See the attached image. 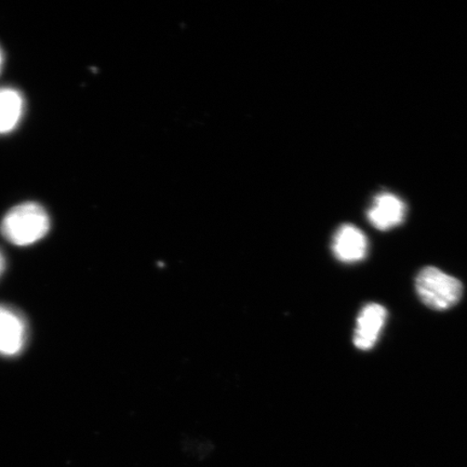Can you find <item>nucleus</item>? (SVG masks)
<instances>
[{
	"mask_svg": "<svg viewBox=\"0 0 467 467\" xmlns=\"http://www.w3.org/2000/svg\"><path fill=\"white\" fill-rule=\"evenodd\" d=\"M50 230V218L37 202L17 204L5 215L0 225L3 236L16 246L26 247L43 239Z\"/></svg>",
	"mask_w": 467,
	"mask_h": 467,
	"instance_id": "1",
	"label": "nucleus"
},
{
	"mask_svg": "<svg viewBox=\"0 0 467 467\" xmlns=\"http://www.w3.org/2000/svg\"><path fill=\"white\" fill-rule=\"evenodd\" d=\"M416 289L424 305L435 311H446L458 305L463 295L459 279L433 266L425 267L418 274Z\"/></svg>",
	"mask_w": 467,
	"mask_h": 467,
	"instance_id": "2",
	"label": "nucleus"
},
{
	"mask_svg": "<svg viewBox=\"0 0 467 467\" xmlns=\"http://www.w3.org/2000/svg\"><path fill=\"white\" fill-rule=\"evenodd\" d=\"M26 338L25 317L15 308L0 305V355H19L26 347Z\"/></svg>",
	"mask_w": 467,
	"mask_h": 467,
	"instance_id": "3",
	"label": "nucleus"
},
{
	"mask_svg": "<svg viewBox=\"0 0 467 467\" xmlns=\"http://www.w3.org/2000/svg\"><path fill=\"white\" fill-rule=\"evenodd\" d=\"M387 318V309L377 303H370L361 309L355 328V347L361 350L375 347Z\"/></svg>",
	"mask_w": 467,
	"mask_h": 467,
	"instance_id": "4",
	"label": "nucleus"
},
{
	"mask_svg": "<svg viewBox=\"0 0 467 467\" xmlns=\"http://www.w3.org/2000/svg\"><path fill=\"white\" fill-rule=\"evenodd\" d=\"M332 251L338 261L359 262L366 258L368 253L367 237L358 227L344 224L335 234Z\"/></svg>",
	"mask_w": 467,
	"mask_h": 467,
	"instance_id": "5",
	"label": "nucleus"
},
{
	"mask_svg": "<svg viewBox=\"0 0 467 467\" xmlns=\"http://www.w3.org/2000/svg\"><path fill=\"white\" fill-rule=\"evenodd\" d=\"M370 223L379 231H389L402 223L406 215V204L390 192H382L367 213Z\"/></svg>",
	"mask_w": 467,
	"mask_h": 467,
	"instance_id": "6",
	"label": "nucleus"
},
{
	"mask_svg": "<svg viewBox=\"0 0 467 467\" xmlns=\"http://www.w3.org/2000/svg\"><path fill=\"white\" fill-rule=\"evenodd\" d=\"M26 101L15 88H0V136L14 131L25 115Z\"/></svg>",
	"mask_w": 467,
	"mask_h": 467,
	"instance_id": "7",
	"label": "nucleus"
},
{
	"mask_svg": "<svg viewBox=\"0 0 467 467\" xmlns=\"http://www.w3.org/2000/svg\"><path fill=\"white\" fill-rule=\"evenodd\" d=\"M5 267V256L2 253V251H0V276H2Z\"/></svg>",
	"mask_w": 467,
	"mask_h": 467,
	"instance_id": "8",
	"label": "nucleus"
},
{
	"mask_svg": "<svg viewBox=\"0 0 467 467\" xmlns=\"http://www.w3.org/2000/svg\"><path fill=\"white\" fill-rule=\"evenodd\" d=\"M3 64H4V55H3L2 49H0V72H2Z\"/></svg>",
	"mask_w": 467,
	"mask_h": 467,
	"instance_id": "9",
	"label": "nucleus"
}]
</instances>
